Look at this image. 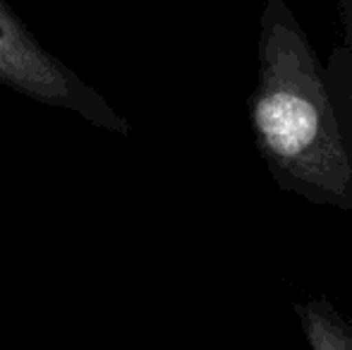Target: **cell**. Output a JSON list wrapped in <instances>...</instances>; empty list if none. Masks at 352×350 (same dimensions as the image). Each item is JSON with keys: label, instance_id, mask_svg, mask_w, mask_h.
<instances>
[{"label": "cell", "instance_id": "cell-1", "mask_svg": "<svg viewBox=\"0 0 352 350\" xmlns=\"http://www.w3.org/2000/svg\"><path fill=\"white\" fill-rule=\"evenodd\" d=\"M247 113L256 151L280 190L352 214V142L324 61L285 0H266L259 14Z\"/></svg>", "mask_w": 352, "mask_h": 350}, {"label": "cell", "instance_id": "cell-2", "mask_svg": "<svg viewBox=\"0 0 352 350\" xmlns=\"http://www.w3.org/2000/svg\"><path fill=\"white\" fill-rule=\"evenodd\" d=\"M0 85L43 106L77 113L101 130L122 137L132 132L130 122L96 89L34 36L8 0H0Z\"/></svg>", "mask_w": 352, "mask_h": 350}, {"label": "cell", "instance_id": "cell-3", "mask_svg": "<svg viewBox=\"0 0 352 350\" xmlns=\"http://www.w3.org/2000/svg\"><path fill=\"white\" fill-rule=\"evenodd\" d=\"M295 314L311 350H352V319L329 298L295 303Z\"/></svg>", "mask_w": 352, "mask_h": 350}, {"label": "cell", "instance_id": "cell-4", "mask_svg": "<svg viewBox=\"0 0 352 350\" xmlns=\"http://www.w3.org/2000/svg\"><path fill=\"white\" fill-rule=\"evenodd\" d=\"M324 65L336 106H338L340 122L348 132V140L352 142V48L345 46L343 41L336 43Z\"/></svg>", "mask_w": 352, "mask_h": 350}, {"label": "cell", "instance_id": "cell-5", "mask_svg": "<svg viewBox=\"0 0 352 350\" xmlns=\"http://www.w3.org/2000/svg\"><path fill=\"white\" fill-rule=\"evenodd\" d=\"M336 10H338L343 43L348 48H352V0H336Z\"/></svg>", "mask_w": 352, "mask_h": 350}]
</instances>
